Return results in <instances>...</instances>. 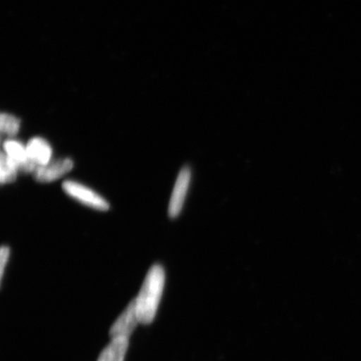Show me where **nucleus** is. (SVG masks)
Returning <instances> with one entry per match:
<instances>
[{
    "label": "nucleus",
    "mask_w": 361,
    "mask_h": 361,
    "mask_svg": "<svg viewBox=\"0 0 361 361\" xmlns=\"http://www.w3.org/2000/svg\"><path fill=\"white\" fill-rule=\"evenodd\" d=\"M140 323L137 310H135V300L130 302L123 313L116 319L110 329L111 338L117 337L128 338L137 324Z\"/></svg>",
    "instance_id": "423d86ee"
},
{
    "label": "nucleus",
    "mask_w": 361,
    "mask_h": 361,
    "mask_svg": "<svg viewBox=\"0 0 361 361\" xmlns=\"http://www.w3.org/2000/svg\"><path fill=\"white\" fill-rule=\"evenodd\" d=\"M4 153L8 159L15 164L20 171L25 173H34L37 166L30 160L26 145L15 139L6 140L4 143Z\"/></svg>",
    "instance_id": "39448f33"
},
{
    "label": "nucleus",
    "mask_w": 361,
    "mask_h": 361,
    "mask_svg": "<svg viewBox=\"0 0 361 361\" xmlns=\"http://www.w3.org/2000/svg\"><path fill=\"white\" fill-rule=\"evenodd\" d=\"M10 247L3 246L1 247V251H0V276H1V281L4 277V269H6L8 259H10Z\"/></svg>",
    "instance_id": "9b49d317"
},
{
    "label": "nucleus",
    "mask_w": 361,
    "mask_h": 361,
    "mask_svg": "<svg viewBox=\"0 0 361 361\" xmlns=\"http://www.w3.org/2000/svg\"><path fill=\"white\" fill-rule=\"evenodd\" d=\"M63 190L68 196L78 200L82 204L98 211L109 209V203L92 188L85 186L75 180H66L62 185Z\"/></svg>",
    "instance_id": "f03ea898"
},
{
    "label": "nucleus",
    "mask_w": 361,
    "mask_h": 361,
    "mask_svg": "<svg viewBox=\"0 0 361 361\" xmlns=\"http://www.w3.org/2000/svg\"><path fill=\"white\" fill-rule=\"evenodd\" d=\"M128 345V338L117 337L111 338L109 345L99 355L97 361H124Z\"/></svg>",
    "instance_id": "6e6552de"
},
{
    "label": "nucleus",
    "mask_w": 361,
    "mask_h": 361,
    "mask_svg": "<svg viewBox=\"0 0 361 361\" xmlns=\"http://www.w3.org/2000/svg\"><path fill=\"white\" fill-rule=\"evenodd\" d=\"M0 182L4 184L15 182L20 170L7 156L2 152L0 159Z\"/></svg>",
    "instance_id": "1a4fd4ad"
},
{
    "label": "nucleus",
    "mask_w": 361,
    "mask_h": 361,
    "mask_svg": "<svg viewBox=\"0 0 361 361\" xmlns=\"http://www.w3.org/2000/svg\"><path fill=\"white\" fill-rule=\"evenodd\" d=\"M27 153L31 161L38 166L47 165L52 161L51 144L42 137H34L26 144Z\"/></svg>",
    "instance_id": "0eeeda50"
},
{
    "label": "nucleus",
    "mask_w": 361,
    "mask_h": 361,
    "mask_svg": "<svg viewBox=\"0 0 361 361\" xmlns=\"http://www.w3.org/2000/svg\"><path fill=\"white\" fill-rule=\"evenodd\" d=\"M73 168V160L68 157L61 158V159L51 161L47 165L38 166L33 175L37 182L51 183L70 173Z\"/></svg>",
    "instance_id": "20e7f679"
},
{
    "label": "nucleus",
    "mask_w": 361,
    "mask_h": 361,
    "mask_svg": "<svg viewBox=\"0 0 361 361\" xmlns=\"http://www.w3.org/2000/svg\"><path fill=\"white\" fill-rule=\"evenodd\" d=\"M21 121L16 116L8 114V113H2L0 116V130L3 135L13 137L20 130Z\"/></svg>",
    "instance_id": "9d476101"
},
{
    "label": "nucleus",
    "mask_w": 361,
    "mask_h": 361,
    "mask_svg": "<svg viewBox=\"0 0 361 361\" xmlns=\"http://www.w3.org/2000/svg\"><path fill=\"white\" fill-rule=\"evenodd\" d=\"M164 286V268L159 264L153 265L144 279L137 297L134 299L140 323L149 324L155 319Z\"/></svg>",
    "instance_id": "f257e3e1"
},
{
    "label": "nucleus",
    "mask_w": 361,
    "mask_h": 361,
    "mask_svg": "<svg viewBox=\"0 0 361 361\" xmlns=\"http://www.w3.org/2000/svg\"><path fill=\"white\" fill-rule=\"evenodd\" d=\"M191 177V170L188 166H185L180 171L174 185L173 193H171L169 206V214L171 219L177 218L182 212L189 185H190Z\"/></svg>",
    "instance_id": "7ed1b4c3"
}]
</instances>
